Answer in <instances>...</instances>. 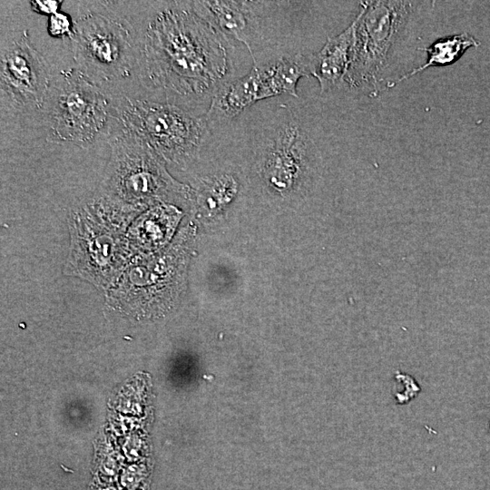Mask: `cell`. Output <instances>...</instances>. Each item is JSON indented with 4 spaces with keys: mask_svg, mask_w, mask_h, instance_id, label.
I'll return each instance as SVG.
<instances>
[{
    "mask_svg": "<svg viewBox=\"0 0 490 490\" xmlns=\"http://www.w3.org/2000/svg\"><path fill=\"white\" fill-rule=\"evenodd\" d=\"M137 63L142 84L166 102L204 103L234 79L230 42L199 15L191 1L162 2L140 34Z\"/></svg>",
    "mask_w": 490,
    "mask_h": 490,
    "instance_id": "6da1fadb",
    "label": "cell"
},
{
    "mask_svg": "<svg viewBox=\"0 0 490 490\" xmlns=\"http://www.w3.org/2000/svg\"><path fill=\"white\" fill-rule=\"evenodd\" d=\"M111 122L132 133L161 158L183 163L195 158L214 135L204 115L171 103L123 97Z\"/></svg>",
    "mask_w": 490,
    "mask_h": 490,
    "instance_id": "7a4b0ae2",
    "label": "cell"
},
{
    "mask_svg": "<svg viewBox=\"0 0 490 490\" xmlns=\"http://www.w3.org/2000/svg\"><path fill=\"white\" fill-rule=\"evenodd\" d=\"M41 109L50 142L86 147L108 132L113 106L96 83L71 69L53 78Z\"/></svg>",
    "mask_w": 490,
    "mask_h": 490,
    "instance_id": "3957f363",
    "label": "cell"
},
{
    "mask_svg": "<svg viewBox=\"0 0 490 490\" xmlns=\"http://www.w3.org/2000/svg\"><path fill=\"white\" fill-rule=\"evenodd\" d=\"M415 2L363 1L355 19V36L347 85L377 89L394 49L402 39Z\"/></svg>",
    "mask_w": 490,
    "mask_h": 490,
    "instance_id": "277c9868",
    "label": "cell"
},
{
    "mask_svg": "<svg viewBox=\"0 0 490 490\" xmlns=\"http://www.w3.org/2000/svg\"><path fill=\"white\" fill-rule=\"evenodd\" d=\"M71 39L78 70L94 83L128 77L137 61L134 40L117 17L84 15L74 22Z\"/></svg>",
    "mask_w": 490,
    "mask_h": 490,
    "instance_id": "5b68a950",
    "label": "cell"
},
{
    "mask_svg": "<svg viewBox=\"0 0 490 490\" xmlns=\"http://www.w3.org/2000/svg\"><path fill=\"white\" fill-rule=\"evenodd\" d=\"M51 69L26 31L1 49L0 89L5 104L18 113L41 109L52 83Z\"/></svg>",
    "mask_w": 490,
    "mask_h": 490,
    "instance_id": "8992f818",
    "label": "cell"
},
{
    "mask_svg": "<svg viewBox=\"0 0 490 490\" xmlns=\"http://www.w3.org/2000/svg\"><path fill=\"white\" fill-rule=\"evenodd\" d=\"M110 184L118 193L142 199L165 186L166 179L156 154L143 142L111 122Z\"/></svg>",
    "mask_w": 490,
    "mask_h": 490,
    "instance_id": "52a82bcc",
    "label": "cell"
},
{
    "mask_svg": "<svg viewBox=\"0 0 490 490\" xmlns=\"http://www.w3.org/2000/svg\"><path fill=\"white\" fill-rule=\"evenodd\" d=\"M273 2L266 1H191L195 12L229 41L243 45L255 62L259 44L265 35L266 22Z\"/></svg>",
    "mask_w": 490,
    "mask_h": 490,
    "instance_id": "ba28073f",
    "label": "cell"
},
{
    "mask_svg": "<svg viewBox=\"0 0 490 490\" xmlns=\"http://www.w3.org/2000/svg\"><path fill=\"white\" fill-rule=\"evenodd\" d=\"M276 98L262 65L224 83L213 94L204 114L212 133L228 126L253 105Z\"/></svg>",
    "mask_w": 490,
    "mask_h": 490,
    "instance_id": "9c48e42d",
    "label": "cell"
},
{
    "mask_svg": "<svg viewBox=\"0 0 490 490\" xmlns=\"http://www.w3.org/2000/svg\"><path fill=\"white\" fill-rule=\"evenodd\" d=\"M354 36L355 22L352 21L340 34L328 36L318 52L309 54V74L318 80L321 94L348 87Z\"/></svg>",
    "mask_w": 490,
    "mask_h": 490,
    "instance_id": "30bf717a",
    "label": "cell"
},
{
    "mask_svg": "<svg viewBox=\"0 0 490 490\" xmlns=\"http://www.w3.org/2000/svg\"><path fill=\"white\" fill-rule=\"evenodd\" d=\"M479 45L480 42L468 33L456 34L437 39L428 47L422 48L423 51L427 53L426 61L400 76L393 83L391 87L428 68L450 65L459 60L467 49L478 47Z\"/></svg>",
    "mask_w": 490,
    "mask_h": 490,
    "instance_id": "8fae6325",
    "label": "cell"
},
{
    "mask_svg": "<svg viewBox=\"0 0 490 490\" xmlns=\"http://www.w3.org/2000/svg\"><path fill=\"white\" fill-rule=\"evenodd\" d=\"M199 186L197 194L199 203L215 210L230 202L238 191L236 179L226 173L205 178Z\"/></svg>",
    "mask_w": 490,
    "mask_h": 490,
    "instance_id": "7c38bea8",
    "label": "cell"
},
{
    "mask_svg": "<svg viewBox=\"0 0 490 490\" xmlns=\"http://www.w3.org/2000/svg\"><path fill=\"white\" fill-rule=\"evenodd\" d=\"M74 31V22L64 12H57L48 17L47 32L54 38L72 37Z\"/></svg>",
    "mask_w": 490,
    "mask_h": 490,
    "instance_id": "4fadbf2b",
    "label": "cell"
},
{
    "mask_svg": "<svg viewBox=\"0 0 490 490\" xmlns=\"http://www.w3.org/2000/svg\"><path fill=\"white\" fill-rule=\"evenodd\" d=\"M62 1L55 0H34L30 2L33 11L48 17L59 12Z\"/></svg>",
    "mask_w": 490,
    "mask_h": 490,
    "instance_id": "5bb4252c",
    "label": "cell"
}]
</instances>
